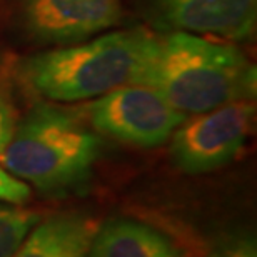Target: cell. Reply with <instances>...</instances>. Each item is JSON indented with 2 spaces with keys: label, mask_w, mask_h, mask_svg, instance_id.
Instances as JSON below:
<instances>
[{
  "label": "cell",
  "mask_w": 257,
  "mask_h": 257,
  "mask_svg": "<svg viewBox=\"0 0 257 257\" xmlns=\"http://www.w3.org/2000/svg\"><path fill=\"white\" fill-rule=\"evenodd\" d=\"M30 199V187L20 179L14 177L0 166V200L12 205H22Z\"/></svg>",
  "instance_id": "obj_11"
},
{
  "label": "cell",
  "mask_w": 257,
  "mask_h": 257,
  "mask_svg": "<svg viewBox=\"0 0 257 257\" xmlns=\"http://www.w3.org/2000/svg\"><path fill=\"white\" fill-rule=\"evenodd\" d=\"M132 84L151 87L184 114H202L254 99L255 67L234 45L171 30L151 34Z\"/></svg>",
  "instance_id": "obj_1"
},
{
  "label": "cell",
  "mask_w": 257,
  "mask_h": 257,
  "mask_svg": "<svg viewBox=\"0 0 257 257\" xmlns=\"http://www.w3.org/2000/svg\"><path fill=\"white\" fill-rule=\"evenodd\" d=\"M102 141L72 112L39 104L17 124L0 166L49 195L80 191L90 181Z\"/></svg>",
  "instance_id": "obj_2"
},
{
  "label": "cell",
  "mask_w": 257,
  "mask_h": 257,
  "mask_svg": "<svg viewBox=\"0 0 257 257\" xmlns=\"http://www.w3.org/2000/svg\"><path fill=\"white\" fill-rule=\"evenodd\" d=\"M40 219L37 210L0 204V257H12Z\"/></svg>",
  "instance_id": "obj_10"
},
{
  "label": "cell",
  "mask_w": 257,
  "mask_h": 257,
  "mask_svg": "<svg viewBox=\"0 0 257 257\" xmlns=\"http://www.w3.org/2000/svg\"><path fill=\"white\" fill-rule=\"evenodd\" d=\"M250 100L232 102L186 117L172 132V162L186 174H205L224 167L242 151L254 122Z\"/></svg>",
  "instance_id": "obj_5"
},
{
  "label": "cell",
  "mask_w": 257,
  "mask_h": 257,
  "mask_svg": "<svg viewBox=\"0 0 257 257\" xmlns=\"http://www.w3.org/2000/svg\"><path fill=\"white\" fill-rule=\"evenodd\" d=\"M122 0H22L25 29L40 42L72 44L119 22Z\"/></svg>",
  "instance_id": "obj_6"
},
{
  "label": "cell",
  "mask_w": 257,
  "mask_h": 257,
  "mask_svg": "<svg viewBox=\"0 0 257 257\" xmlns=\"http://www.w3.org/2000/svg\"><path fill=\"white\" fill-rule=\"evenodd\" d=\"M162 27L195 35L249 40L257 20V0H151Z\"/></svg>",
  "instance_id": "obj_7"
},
{
  "label": "cell",
  "mask_w": 257,
  "mask_h": 257,
  "mask_svg": "<svg viewBox=\"0 0 257 257\" xmlns=\"http://www.w3.org/2000/svg\"><path fill=\"white\" fill-rule=\"evenodd\" d=\"M151 32L119 30L20 64L22 79L50 100L77 102L132 84Z\"/></svg>",
  "instance_id": "obj_3"
},
{
  "label": "cell",
  "mask_w": 257,
  "mask_h": 257,
  "mask_svg": "<svg viewBox=\"0 0 257 257\" xmlns=\"http://www.w3.org/2000/svg\"><path fill=\"white\" fill-rule=\"evenodd\" d=\"M99 227L87 214L50 215L30 229L12 257H87Z\"/></svg>",
  "instance_id": "obj_8"
},
{
  "label": "cell",
  "mask_w": 257,
  "mask_h": 257,
  "mask_svg": "<svg viewBox=\"0 0 257 257\" xmlns=\"http://www.w3.org/2000/svg\"><path fill=\"white\" fill-rule=\"evenodd\" d=\"M87 257H186V254L151 225L115 219L99 227Z\"/></svg>",
  "instance_id": "obj_9"
},
{
  "label": "cell",
  "mask_w": 257,
  "mask_h": 257,
  "mask_svg": "<svg viewBox=\"0 0 257 257\" xmlns=\"http://www.w3.org/2000/svg\"><path fill=\"white\" fill-rule=\"evenodd\" d=\"M85 110L94 131L144 149L167 142L187 117L159 92L137 84L117 87L97 97Z\"/></svg>",
  "instance_id": "obj_4"
},
{
  "label": "cell",
  "mask_w": 257,
  "mask_h": 257,
  "mask_svg": "<svg viewBox=\"0 0 257 257\" xmlns=\"http://www.w3.org/2000/svg\"><path fill=\"white\" fill-rule=\"evenodd\" d=\"M215 257H257L255 242L250 239H237L224 245Z\"/></svg>",
  "instance_id": "obj_13"
},
{
  "label": "cell",
  "mask_w": 257,
  "mask_h": 257,
  "mask_svg": "<svg viewBox=\"0 0 257 257\" xmlns=\"http://www.w3.org/2000/svg\"><path fill=\"white\" fill-rule=\"evenodd\" d=\"M15 127H17V120H15L14 107L7 95L0 92V152L7 147L15 132Z\"/></svg>",
  "instance_id": "obj_12"
}]
</instances>
